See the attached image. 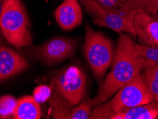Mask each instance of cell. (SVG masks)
<instances>
[{
  "instance_id": "cell-1",
  "label": "cell",
  "mask_w": 158,
  "mask_h": 119,
  "mask_svg": "<svg viewBox=\"0 0 158 119\" xmlns=\"http://www.w3.org/2000/svg\"><path fill=\"white\" fill-rule=\"evenodd\" d=\"M133 45L134 41L131 37L120 34L113 58V69L94 99V106L108 101L132 78L156 64L154 61L138 57L135 53Z\"/></svg>"
},
{
  "instance_id": "cell-2",
  "label": "cell",
  "mask_w": 158,
  "mask_h": 119,
  "mask_svg": "<svg viewBox=\"0 0 158 119\" xmlns=\"http://www.w3.org/2000/svg\"><path fill=\"white\" fill-rule=\"evenodd\" d=\"M152 101V95L144 83L142 74H139L118 90L110 101L96 106L88 118H110L113 115L123 108L147 104Z\"/></svg>"
},
{
  "instance_id": "cell-3",
  "label": "cell",
  "mask_w": 158,
  "mask_h": 119,
  "mask_svg": "<svg viewBox=\"0 0 158 119\" xmlns=\"http://www.w3.org/2000/svg\"><path fill=\"white\" fill-rule=\"evenodd\" d=\"M29 20L21 0H4L0 28L9 44L16 47H26L32 42Z\"/></svg>"
},
{
  "instance_id": "cell-4",
  "label": "cell",
  "mask_w": 158,
  "mask_h": 119,
  "mask_svg": "<svg viewBox=\"0 0 158 119\" xmlns=\"http://www.w3.org/2000/svg\"><path fill=\"white\" fill-rule=\"evenodd\" d=\"M85 57L94 75L99 80L105 75L114 58V49L109 39L86 26L84 44Z\"/></svg>"
},
{
  "instance_id": "cell-5",
  "label": "cell",
  "mask_w": 158,
  "mask_h": 119,
  "mask_svg": "<svg viewBox=\"0 0 158 119\" xmlns=\"http://www.w3.org/2000/svg\"><path fill=\"white\" fill-rule=\"evenodd\" d=\"M53 91L71 106L78 104L85 96L86 76L76 66H69L57 74L52 82Z\"/></svg>"
},
{
  "instance_id": "cell-6",
  "label": "cell",
  "mask_w": 158,
  "mask_h": 119,
  "mask_svg": "<svg viewBox=\"0 0 158 119\" xmlns=\"http://www.w3.org/2000/svg\"><path fill=\"white\" fill-rule=\"evenodd\" d=\"M80 2L95 24L108 27L120 34L127 32L133 38H137L132 21L109 10L94 0H80Z\"/></svg>"
},
{
  "instance_id": "cell-7",
  "label": "cell",
  "mask_w": 158,
  "mask_h": 119,
  "mask_svg": "<svg viewBox=\"0 0 158 119\" xmlns=\"http://www.w3.org/2000/svg\"><path fill=\"white\" fill-rule=\"evenodd\" d=\"M75 41L64 37H55L46 41L35 50V55L46 64L61 62L73 54Z\"/></svg>"
},
{
  "instance_id": "cell-8",
  "label": "cell",
  "mask_w": 158,
  "mask_h": 119,
  "mask_svg": "<svg viewBox=\"0 0 158 119\" xmlns=\"http://www.w3.org/2000/svg\"><path fill=\"white\" fill-rule=\"evenodd\" d=\"M132 23L140 44L158 47V17L139 11L135 15Z\"/></svg>"
},
{
  "instance_id": "cell-9",
  "label": "cell",
  "mask_w": 158,
  "mask_h": 119,
  "mask_svg": "<svg viewBox=\"0 0 158 119\" xmlns=\"http://www.w3.org/2000/svg\"><path fill=\"white\" fill-rule=\"evenodd\" d=\"M56 20L62 29L71 30L83 22L82 11L78 0H65L55 10Z\"/></svg>"
},
{
  "instance_id": "cell-10",
  "label": "cell",
  "mask_w": 158,
  "mask_h": 119,
  "mask_svg": "<svg viewBox=\"0 0 158 119\" xmlns=\"http://www.w3.org/2000/svg\"><path fill=\"white\" fill-rule=\"evenodd\" d=\"M28 67L23 57L10 48L0 47V81L20 73Z\"/></svg>"
},
{
  "instance_id": "cell-11",
  "label": "cell",
  "mask_w": 158,
  "mask_h": 119,
  "mask_svg": "<svg viewBox=\"0 0 158 119\" xmlns=\"http://www.w3.org/2000/svg\"><path fill=\"white\" fill-rule=\"evenodd\" d=\"M158 102L152 101L147 104L123 108L111 116L110 119H157Z\"/></svg>"
},
{
  "instance_id": "cell-12",
  "label": "cell",
  "mask_w": 158,
  "mask_h": 119,
  "mask_svg": "<svg viewBox=\"0 0 158 119\" xmlns=\"http://www.w3.org/2000/svg\"><path fill=\"white\" fill-rule=\"evenodd\" d=\"M41 116L39 103L33 96H25L17 101L13 118L15 119H39Z\"/></svg>"
},
{
  "instance_id": "cell-13",
  "label": "cell",
  "mask_w": 158,
  "mask_h": 119,
  "mask_svg": "<svg viewBox=\"0 0 158 119\" xmlns=\"http://www.w3.org/2000/svg\"><path fill=\"white\" fill-rule=\"evenodd\" d=\"M94 1L101 4L109 10L128 19L132 22L135 15L138 12L129 5L126 0H94Z\"/></svg>"
},
{
  "instance_id": "cell-14",
  "label": "cell",
  "mask_w": 158,
  "mask_h": 119,
  "mask_svg": "<svg viewBox=\"0 0 158 119\" xmlns=\"http://www.w3.org/2000/svg\"><path fill=\"white\" fill-rule=\"evenodd\" d=\"M52 108V115L53 118H70L71 106L53 91V94L48 100Z\"/></svg>"
},
{
  "instance_id": "cell-15",
  "label": "cell",
  "mask_w": 158,
  "mask_h": 119,
  "mask_svg": "<svg viewBox=\"0 0 158 119\" xmlns=\"http://www.w3.org/2000/svg\"><path fill=\"white\" fill-rule=\"evenodd\" d=\"M142 77L153 101L158 102V63L143 70Z\"/></svg>"
},
{
  "instance_id": "cell-16",
  "label": "cell",
  "mask_w": 158,
  "mask_h": 119,
  "mask_svg": "<svg viewBox=\"0 0 158 119\" xmlns=\"http://www.w3.org/2000/svg\"><path fill=\"white\" fill-rule=\"evenodd\" d=\"M126 2L137 11H145L158 17V0H126Z\"/></svg>"
},
{
  "instance_id": "cell-17",
  "label": "cell",
  "mask_w": 158,
  "mask_h": 119,
  "mask_svg": "<svg viewBox=\"0 0 158 119\" xmlns=\"http://www.w3.org/2000/svg\"><path fill=\"white\" fill-rule=\"evenodd\" d=\"M17 101L15 97L10 95H4L0 97V118H13L17 106Z\"/></svg>"
},
{
  "instance_id": "cell-18",
  "label": "cell",
  "mask_w": 158,
  "mask_h": 119,
  "mask_svg": "<svg viewBox=\"0 0 158 119\" xmlns=\"http://www.w3.org/2000/svg\"><path fill=\"white\" fill-rule=\"evenodd\" d=\"M94 106V99H88L78 106L71 109L70 119H86L89 118L92 107Z\"/></svg>"
},
{
  "instance_id": "cell-19",
  "label": "cell",
  "mask_w": 158,
  "mask_h": 119,
  "mask_svg": "<svg viewBox=\"0 0 158 119\" xmlns=\"http://www.w3.org/2000/svg\"><path fill=\"white\" fill-rule=\"evenodd\" d=\"M133 49L135 53L138 57L145 58L158 63V47H153L134 42Z\"/></svg>"
},
{
  "instance_id": "cell-20",
  "label": "cell",
  "mask_w": 158,
  "mask_h": 119,
  "mask_svg": "<svg viewBox=\"0 0 158 119\" xmlns=\"http://www.w3.org/2000/svg\"><path fill=\"white\" fill-rule=\"evenodd\" d=\"M33 95L34 99L39 104L44 103L46 101H48L52 96V88L45 85L39 86L34 89Z\"/></svg>"
},
{
  "instance_id": "cell-21",
  "label": "cell",
  "mask_w": 158,
  "mask_h": 119,
  "mask_svg": "<svg viewBox=\"0 0 158 119\" xmlns=\"http://www.w3.org/2000/svg\"><path fill=\"white\" fill-rule=\"evenodd\" d=\"M3 2L4 0H0V17H1L2 15V6H3ZM2 33L1 31V28H0V42H1L2 40Z\"/></svg>"
}]
</instances>
